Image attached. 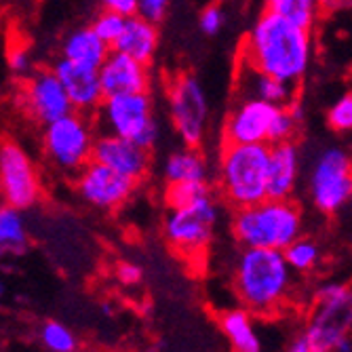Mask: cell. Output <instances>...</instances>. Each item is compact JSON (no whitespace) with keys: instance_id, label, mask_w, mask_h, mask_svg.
I'll list each match as a JSON object with an SVG mask.
<instances>
[{"instance_id":"20","label":"cell","mask_w":352,"mask_h":352,"mask_svg":"<svg viewBox=\"0 0 352 352\" xmlns=\"http://www.w3.org/2000/svg\"><path fill=\"white\" fill-rule=\"evenodd\" d=\"M219 329L232 352H264V342L255 329L253 314L241 308H228L217 316Z\"/></svg>"},{"instance_id":"26","label":"cell","mask_w":352,"mask_h":352,"mask_svg":"<svg viewBox=\"0 0 352 352\" xmlns=\"http://www.w3.org/2000/svg\"><path fill=\"white\" fill-rule=\"evenodd\" d=\"M266 9L306 30H312L318 19L316 0H266Z\"/></svg>"},{"instance_id":"22","label":"cell","mask_w":352,"mask_h":352,"mask_svg":"<svg viewBox=\"0 0 352 352\" xmlns=\"http://www.w3.org/2000/svg\"><path fill=\"white\" fill-rule=\"evenodd\" d=\"M110 47L89 25L72 30L61 43V59L93 70H98L102 66V61L106 59Z\"/></svg>"},{"instance_id":"24","label":"cell","mask_w":352,"mask_h":352,"mask_svg":"<svg viewBox=\"0 0 352 352\" xmlns=\"http://www.w3.org/2000/svg\"><path fill=\"white\" fill-rule=\"evenodd\" d=\"M28 247V226L23 211L0 205V253L21 255Z\"/></svg>"},{"instance_id":"32","label":"cell","mask_w":352,"mask_h":352,"mask_svg":"<svg viewBox=\"0 0 352 352\" xmlns=\"http://www.w3.org/2000/svg\"><path fill=\"white\" fill-rule=\"evenodd\" d=\"M169 9H171V0H138L135 15L158 25L169 15Z\"/></svg>"},{"instance_id":"35","label":"cell","mask_w":352,"mask_h":352,"mask_svg":"<svg viewBox=\"0 0 352 352\" xmlns=\"http://www.w3.org/2000/svg\"><path fill=\"white\" fill-rule=\"evenodd\" d=\"M104 11L118 13L122 17H131L138 13V0H100Z\"/></svg>"},{"instance_id":"7","label":"cell","mask_w":352,"mask_h":352,"mask_svg":"<svg viewBox=\"0 0 352 352\" xmlns=\"http://www.w3.org/2000/svg\"><path fill=\"white\" fill-rule=\"evenodd\" d=\"M352 325V294L340 280L318 287L314 308L308 316L304 340L312 352H333L336 346L350 336Z\"/></svg>"},{"instance_id":"34","label":"cell","mask_w":352,"mask_h":352,"mask_svg":"<svg viewBox=\"0 0 352 352\" xmlns=\"http://www.w3.org/2000/svg\"><path fill=\"white\" fill-rule=\"evenodd\" d=\"M116 278H118V283H122L124 287H135V285L142 283L144 270H142V266H138V264H133V262H120V264L116 266Z\"/></svg>"},{"instance_id":"33","label":"cell","mask_w":352,"mask_h":352,"mask_svg":"<svg viewBox=\"0 0 352 352\" xmlns=\"http://www.w3.org/2000/svg\"><path fill=\"white\" fill-rule=\"evenodd\" d=\"M7 66L15 76L25 78L32 72V55H30V51L25 47H21V45L11 47L9 53H7Z\"/></svg>"},{"instance_id":"36","label":"cell","mask_w":352,"mask_h":352,"mask_svg":"<svg viewBox=\"0 0 352 352\" xmlns=\"http://www.w3.org/2000/svg\"><path fill=\"white\" fill-rule=\"evenodd\" d=\"M352 5V0H316L318 13L325 15H338L342 11H348Z\"/></svg>"},{"instance_id":"17","label":"cell","mask_w":352,"mask_h":352,"mask_svg":"<svg viewBox=\"0 0 352 352\" xmlns=\"http://www.w3.org/2000/svg\"><path fill=\"white\" fill-rule=\"evenodd\" d=\"M302 175V152L300 146L289 142H276L268 146V199H292L298 190Z\"/></svg>"},{"instance_id":"6","label":"cell","mask_w":352,"mask_h":352,"mask_svg":"<svg viewBox=\"0 0 352 352\" xmlns=\"http://www.w3.org/2000/svg\"><path fill=\"white\" fill-rule=\"evenodd\" d=\"M98 118L106 133L131 140L148 150L161 140V122H158L150 91L104 98L98 106Z\"/></svg>"},{"instance_id":"23","label":"cell","mask_w":352,"mask_h":352,"mask_svg":"<svg viewBox=\"0 0 352 352\" xmlns=\"http://www.w3.org/2000/svg\"><path fill=\"white\" fill-rule=\"evenodd\" d=\"M239 91L247 98H255L274 106H287L294 102V85H287L274 76L251 70L243 63L239 68Z\"/></svg>"},{"instance_id":"13","label":"cell","mask_w":352,"mask_h":352,"mask_svg":"<svg viewBox=\"0 0 352 352\" xmlns=\"http://www.w3.org/2000/svg\"><path fill=\"white\" fill-rule=\"evenodd\" d=\"M280 106L247 98L232 106L226 120H223L221 138L223 144H272V124Z\"/></svg>"},{"instance_id":"30","label":"cell","mask_w":352,"mask_h":352,"mask_svg":"<svg viewBox=\"0 0 352 352\" xmlns=\"http://www.w3.org/2000/svg\"><path fill=\"white\" fill-rule=\"evenodd\" d=\"M124 21H126V17L102 9L98 15H95V19L91 21L89 28H91V30L95 32V34H98V36L112 49V45L116 43V38L120 36V32H122V28H124Z\"/></svg>"},{"instance_id":"16","label":"cell","mask_w":352,"mask_h":352,"mask_svg":"<svg viewBox=\"0 0 352 352\" xmlns=\"http://www.w3.org/2000/svg\"><path fill=\"white\" fill-rule=\"evenodd\" d=\"M98 76L104 98L150 91V70L146 63L112 49L98 68Z\"/></svg>"},{"instance_id":"21","label":"cell","mask_w":352,"mask_h":352,"mask_svg":"<svg viewBox=\"0 0 352 352\" xmlns=\"http://www.w3.org/2000/svg\"><path fill=\"white\" fill-rule=\"evenodd\" d=\"M165 184L173 182H209L211 165L199 146H182L167 154L163 163Z\"/></svg>"},{"instance_id":"5","label":"cell","mask_w":352,"mask_h":352,"mask_svg":"<svg viewBox=\"0 0 352 352\" xmlns=\"http://www.w3.org/2000/svg\"><path fill=\"white\" fill-rule=\"evenodd\" d=\"M306 190L312 207L323 215H336L350 203L352 161L344 146L327 144L314 154Z\"/></svg>"},{"instance_id":"14","label":"cell","mask_w":352,"mask_h":352,"mask_svg":"<svg viewBox=\"0 0 352 352\" xmlns=\"http://www.w3.org/2000/svg\"><path fill=\"white\" fill-rule=\"evenodd\" d=\"M19 106L32 120L43 126L72 112V104L53 70H36L28 74L19 93Z\"/></svg>"},{"instance_id":"38","label":"cell","mask_w":352,"mask_h":352,"mask_svg":"<svg viewBox=\"0 0 352 352\" xmlns=\"http://www.w3.org/2000/svg\"><path fill=\"white\" fill-rule=\"evenodd\" d=\"M333 352H352V342H350V336L348 338H344L338 346H336V350Z\"/></svg>"},{"instance_id":"3","label":"cell","mask_w":352,"mask_h":352,"mask_svg":"<svg viewBox=\"0 0 352 352\" xmlns=\"http://www.w3.org/2000/svg\"><path fill=\"white\" fill-rule=\"evenodd\" d=\"M304 215L292 199H264L249 207L234 209L230 230L241 247H262L283 251L302 234Z\"/></svg>"},{"instance_id":"27","label":"cell","mask_w":352,"mask_h":352,"mask_svg":"<svg viewBox=\"0 0 352 352\" xmlns=\"http://www.w3.org/2000/svg\"><path fill=\"white\" fill-rule=\"evenodd\" d=\"M209 195H213L209 182H173V184H165V192H163L165 205L169 209L190 205Z\"/></svg>"},{"instance_id":"28","label":"cell","mask_w":352,"mask_h":352,"mask_svg":"<svg viewBox=\"0 0 352 352\" xmlns=\"http://www.w3.org/2000/svg\"><path fill=\"white\" fill-rule=\"evenodd\" d=\"M41 344L49 352H78V338L59 321H47L41 327Z\"/></svg>"},{"instance_id":"18","label":"cell","mask_w":352,"mask_h":352,"mask_svg":"<svg viewBox=\"0 0 352 352\" xmlns=\"http://www.w3.org/2000/svg\"><path fill=\"white\" fill-rule=\"evenodd\" d=\"M53 72L59 78L63 91H66L74 112L85 114V112L98 110V106L104 100L98 70L85 68V66H76V63H72V61L59 59L55 63Z\"/></svg>"},{"instance_id":"1","label":"cell","mask_w":352,"mask_h":352,"mask_svg":"<svg viewBox=\"0 0 352 352\" xmlns=\"http://www.w3.org/2000/svg\"><path fill=\"white\" fill-rule=\"evenodd\" d=\"M312 55V30L294 25L264 9L243 43L241 63L296 87L308 74Z\"/></svg>"},{"instance_id":"8","label":"cell","mask_w":352,"mask_h":352,"mask_svg":"<svg viewBox=\"0 0 352 352\" xmlns=\"http://www.w3.org/2000/svg\"><path fill=\"white\" fill-rule=\"evenodd\" d=\"M221 207L213 195L199 199L184 207L169 209L163 232L167 243L184 258H199L203 255L219 228Z\"/></svg>"},{"instance_id":"25","label":"cell","mask_w":352,"mask_h":352,"mask_svg":"<svg viewBox=\"0 0 352 352\" xmlns=\"http://www.w3.org/2000/svg\"><path fill=\"white\" fill-rule=\"evenodd\" d=\"M283 258H285L287 266L292 268V272L308 274V272L316 270L318 264H321L323 251H321V245H318L314 239L300 234L298 239H294L283 249Z\"/></svg>"},{"instance_id":"39","label":"cell","mask_w":352,"mask_h":352,"mask_svg":"<svg viewBox=\"0 0 352 352\" xmlns=\"http://www.w3.org/2000/svg\"><path fill=\"white\" fill-rule=\"evenodd\" d=\"M5 298V285H3V280H0V300Z\"/></svg>"},{"instance_id":"37","label":"cell","mask_w":352,"mask_h":352,"mask_svg":"<svg viewBox=\"0 0 352 352\" xmlns=\"http://www.w3.org/2000/svg\"><path fill=\"white\" fill-rule=\"evenodd\" d=\"M289 352H312V350H310V346L306 344V340L300 338V340H296V342L289 346Z\"/></svg>"},{"instance_id":"10","label":"cell","mask_w":352,"mask_h":352,"mask_svg":"<svg viewBox=\"0 0 352 352\" xmlns=\"http://www.w3.org/2000/svg\"><path fill=\"white\" fill-rule=\"evenodd\" d=\"M171 124L184 146H201L209 126L207 91L195 74H177L167 87Z\"/></svg>"},{"instance_id":"19","label":"cell","mask_w":352,"mask_h":352,"mask_svg":"<svg viewBox=\"0 0 352 352\" xmlns=\"http://www.w3.org/2000/svg\"><path fill=\"white\" fill-rule=\"evenodd\" d=\"M158 47H161V32H158V25L152 21H146L140 15H131V17H126L120 36L112 45V51L124 53L150 66V61L154 59Z\"/></svg>"},{"instance_id":"9","label":"cell","mask_w":352,"mask_h":352,"mask_svg":"<svg viewBox=\"0 0 352 352\" xmlns=\"http://www.w3.org/2000/svg\"><path fill=\"white\" fill-rule=\"evenodd\" d=\"M95 135L91 120L72 110L43 126L45 158L57 171L76 175L91 161Z\"/></svg>"},{"instance_id":"29","label":"cell","mask_w":352,"mask_h":352,"mask_svg":"<svg viewBox=\"0 0 352 352\" xmlns=\"http://www.w3.org/2000/svg\"><path fill=\"white\" fill-rule=\"evenodd\" d=\"M327 126L333 133H348L352 129V93L346 91L329 106L327 110Z\"/></svg>"},{"instance_id":"31","label":"cell","mask_w":352,"mask_h":352,"mask_svg":"<svg viewBox=\"0 0 352 352\" xmlns=\"http://www.w3.org/2000/svg\"><path fill=\"white\" fill-rule=\"evenodd\" d=\"M223 25H226V11L219 5H209L201 11L199 28L205 36H217Z\"/></svg>"},{"instance_id":"11","label":"cell","mask_w":352,"mask_h":352,"mask_svg":"<svg viewBox=\"0 0 352 352\" xmlns=\"http://www.w3.org/2000/svg\"><path fill=\"white\" fill-rule=\"evenodd\" d=\"M43 197L41 173L25 148L9 138L0 140V199L5 205L28 211Z\"/></svg>"},{"instance_id":"2","label":"cell","mask_w":352,"mask_h":352,"mask_svg":"<svg viewBox=\"0 0 352 352\" xmlns=\"http://www.w3.org/2000/svg\"><path fill=\"white\" fill-rule=\"evenodd\" d=\"M232 283L239 302L251 314H274L294 287V272L283 251L243 247L236 255Z\"/></svg>"},{"instance_id":"4","label":"cell","mask_w":352,"mask_h":352,"mask_svg":"<svg viewBox=\"0 0 352 352\" xmlns=\"http://www.w3.org/2000/svg\"><path fill=\"white\" fill-rule=\"evenodd\" d=\"M268 179L266 144H223L217 161V188L230 207L264 201Z\"/></svg>"},{"instance_id":"12","label":"cell","mask_w":352,"mask_h":352,"mask_svg":"<svg viewBox=\"0 0 352 352\" xmlns=\"http://www.w3.org/2000/svg\"><path fill=\"white\" fill-rule=\"evenodd\" d=\"M138 184L112 171L110 167L91 161L76 173L74 190L80 201L93 209L114 211L120 209L126 201L133 197Z\"/></svg>"},{"instance_id":"15","label":"cell","mask_w":352,"mask_h":352,"mask_svg":"<svg viewBox=\"0 0 352 352\" xmlns=\"http://www.w3.org/2000/svg\"><path fill=\"white\" fill-rule=\"evenodd\" d=\"M91 158L138 184L150 171L152 150H148L131 140H124V138L102 131L100 135H95Z\"/></svg>"}]
</instances>
